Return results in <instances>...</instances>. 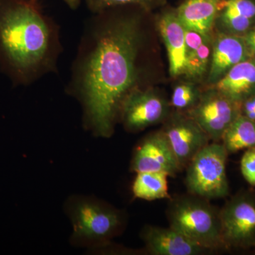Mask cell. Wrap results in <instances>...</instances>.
Listing matches in <instances>:
<instances>
[{"label": "cell", "mask_w": 255, "mask_h": 255, "mask_svg": "<svg viewBox=\"0 0 255 255\" xmlns=\"http://www.w3.org/2000/svg\"><path fill=\"white\" fill-rule=\"evenodd\" d=\"M136 5L103 10L87 20L72 65L68 91L81 102L86 124L97 133H113L122 102L142 88L146 31Z\"/></svg>", "instance_id": "1"}, {"label": "cell", "mask_w": 255, "mask_h": 255, "mask_svg": "<svg viewBox=\"0 0 255 255\" xmlns=\"http://www.w3.org/2000/svg\"><path fill=\"white\" fill-rule=\"evenodd\" d=\"M60 26L40 0H0V70L14 85L58 71Z\"/></svg>", "instance_id": "2"}, {"label": "cell", "mask_w": 255, "mask_h": 255, "mask_svg": "<svg viewBox=\"0 0 255 255\" xmlns=\"http://www.w3.org/2000/svg\"><path fill=\"white\" fill-rule=\"evenodd\" d=\"M169 200L167 209L169 227L211 253L226 251L221 236L220 210L209 200L189 193Z\"/></svg>", "instance_id": "3"}, {"label": "cell", "mask_w": 255, "mask_h": 255, "mask_svg": "<svg viewBox=\"0 0 255 255\" xmlns=\"http://www.w3.org/2000/svg\"><path fill=\"white\" fill-rule=\"evenodd\" d=\"M228 155L221 142H211L203 147L185 168L188 193L209 201L227 197Z\"/></svg>", "instance_id": "4"}, {"label": "cell", "mask_w": 255, "mask_h": 255, "mask_svg": "<svg viewBox=\"0 0 255 255\" xmlns=\"http://www.w3.org/2000/svg\"><path fill=\"white\" fill-rule=\"evenodd\" d=\"M221 236L226 251L255 248V194L242 191L220 210Z\"/></svg>", "instance_id": "5"}, {"label": "cell", "mask_w": 255, "mask_h": 255, "mask_svg": "<svg viewBox=\"0 0 255 255\" xmlns=\"http://www.w3.org/2000/svg\"><path fill=\"white\" fill-rule=\"evenodd\" d=\"M187 114L209 135L211 142H221L223 135L241 115L239 104L211 87L201 93L194 108Z\"/></svg>", "instance_id": "6"}, {"label": "cell", "mask_w": 255, "mask_h": 255, "mask_svg": "<svg viewBox=\"0 0 255 255\" xmlns=\"http://www.w3.org/2000/svg\"><path fill=\"white\" fill-rule=\"evenodd\" d=\"M170 104L153 89L138 88L126 97L119 117L126 129L137 132L164 122L170 114Z\"/></svg>", "instance_id": "7"}, {"label": "cell", "mask_w": 255, "mask_h": 255, "mask_svg": "<svg viewBox=\"0 0 255 255\" xmlns=\"http://www.w3.org/2000/svg\"><path fill=\"white\" fill-rule=\"evenodd\" d=\"M164 122L161 130L183 170L193 157L211 142V139L190 117L183 112L169 114Z\"/></svg>", "instance_id": "8"}, {"label": "cell", "mask_w": 255, "mask_h": 255, "mask_svg": "<svg viewBox=\"0 0 255 255\" xmlns=\"http://www.w3.org/2000/svg\"><path fill=\"white\" fill-rule=\"evenodd\" d=\"M73 221L78 237L97 241L112 237L122 224L118 211L90 201H83L76 206Z\"/></svg>", "instance_id": "9"}, {"label": "cell", "mask_w": 255, "mask_h": 255, "mask_svg": "<svg viewBox=\"0 0 255 255\" xmlns=\"http://www.w3.org/2000/svg\"><path fill=\"white\" fill-rule=\"evenodd\" d=\"M131 169L138 172H162L175 177L182 171L162 130L147 135L134 152Z\"/></svg>", "instance_id": "10"}, {"label": "cell", "mask_w": 255, "mask_h": 255, "mask_svg": "<svg viewBox=\"0 0 255 255\" xmlns=\"http://www.w3.org/2000/svg\"><path fill=\"white\" fill-rule=\"evenodd\" d=\"M250 55L243 38L231 33H219L212 40L208 83L213 86L235 65L250 58Z\"/></svg>", "instance_id": "11"}, {"label": "cell", "mask_w": 255, "mask_h": 255, "mask_svg": "<svg viewBox=\"0 0 255 255\" xmlns=\"http://www.w3.org/2000/svg\"><path fill=\"white\" fill-rule=\"evenodd\" d=\"M142 238L151 255H201L211 253L169 226H146Z\"/></svg>", "instance_id": "12"}, {"label": "cell", "mask_w": 255, "mask_h": 255, "mask_svg": "<svg viewBox=\"0 0 255 255\" xmlns=\"http://www.w3.org/2000/svg\"><path fill=\"white\" fill-rule=\"evenodd\" d=\"M167 49L169 73L172 78L184 75L186 64V29L175 11H166L157 21Z\"/></svg>", "instance_id": "13"}, {"label": "cell", "mask_w": 255, "mask_h": 255, "mask_svg": "<svg viewBox=\"0 0 255 255\" xmlns=\"http://www.w3.org/2000/svg\"><path fill=\"white\" fill-rule=\"evenodd\" d=\"M221 0H184L175 10L185 29L211 37L213 26L219 15Z\"/></svg>", "instance_id": "14"}, {"label": "cell", "mask_w": 255, "mask_h": 255, "mask_svg": "<svg viewBox=\"0 0 255 255\" xmlns=\"http://www.w3.org/2000/svg\"><path fill=\"white\" fill-rule=\"evenodd\" d=\"M212 87L239 105L255 95V58L235 65Z\"/></svg>", "instance_id": "15"}, {"label": "cell", "mask_w": 255, "mask_h": 255, "mask_svg": "<svg viewBox=\"0 0 255 255\" xmlns=\"http://www.w3.org/2000/svg\"><path fill=\"white\" fill-rule=\"evenodd\" d=\"M186 64L184 75L189 80H199L209 72L212 39L197 32L186 29Z\"/></svg>", "instance_id": "16"}, {"label": "cell", "mask_w": 255, "mask_h": 255, "mask_svg": "<svg viewBox=\"0 0 255 255\" xmlns=\"http://www.w3.org/2000/svg\"><path fill=\"white\" fill-rule=\"evenodd\" d=\"M134 179L132 191L137 199L145 201L170 199L169 176L162 172H138Z\"/></svg>", "instance_id": "17"}, {"label": "cell", "mask_w": 255, "mask_h": 255, "mask_svg": "<svg viewBox=\"0 0 255 255\" xmlns=\"http://www.w3.org/2000/svg\"><path fill=\"white\" fill-rule=\"evenodd\" d=\"M221 142L228 155L255 147V122L241 114L225 132Z\"/></svg>", "instance_id": "18"}, {"label": "cell", "mask_w": 255, "mask_h": 255, "mask_svg": "<svg viewBox=\"0 0 255 255\" xmlns=\"http://www.w3.org/2000/svg\"><path fill=\"white\" fill-rule=\"evenodd\" d=\"M201 93L193 82H182L174 87L169 104L176 112L187 113L199 102Z\"/></svg>", "instance_id": "19"}, {"label": "cell", "mask_w": 255, "mask_h": 255, "mask_svg": "<svg viewBox=\"0 0 255 255\" xmlns=\"http://www.w3.org/2000/svg\"><path fill=\"white\" fill-rule=\"evenodd\" d=\"M220 21L223 27L233 35L243 34L249 31L255 22L250 18L243 17L224 9H219Z\"/></svg>", "instance_id": "20"}, {"label": "cell", "mask_w": 255, "mask_h": 255, "mask_svg": "<svg viewBox=\"0 0 255 255\" xmlns=\"http://www.w3.org/2000/svg\"><path fill=\"white\" fill-rule=\"evenodd\" d=\"M87 8L92 14L100 12L103 10L125 6V5H136L145 9H148L157 0H84Z\"/></svg>", "instance_id": "21"}, {"label": "cell", "mask_w": 255, "mask_h": 255, "mask_svg": "<svg viewBox=\"0 0 255 255\" xmlns=\"http://www.w3.org/2000/svg\"><path fill=\"white\" fill-rule=\"evenodd\" d=\"M220 9L226 10L255 21V0H221Z\"/></svg>", "instance_id": "22"}, {"label": "cell", "mask_w": 255, "mask_h": 255, "mask_svg": "<svg viewBox=\"0 0 255 255\" xmlns=\"http://www.w3.org/2000/svg\"><path fill=\"white\" fill-rule=\"evenodd\" d=\"M242 175L248 184L255 187V147L248 149L241 160Z\"/></svg>", "instance_id": "23"}, {"label": "cell", "mask_w": 255, "mask_h": 255, "mask_svg": "<svg viewBox=\"0 0 255 255\" xmlns=\"http://www.w3.org/2000/svg\"><path fill=\"white\" fill-rule=\"evenodd\" d=\"M243 39L246 42L251 54L255 56V26L251 28L249 31L245 33Z\"/></svg>", "instance_id": "24"}, {"label": "cell", "mask_w": 255, "mask_h": 255, "mask_svg": "<svg viewBox=\"0 0 255 255\" xmlns=\"http://www.w3.org/2000/svg\"><path fill=\"white\" fill-rule=\"evenodd\" d=\"M65 4L71 9H77L81 4L82 0H63Z\"/></svg>", "instance_id": "25"}, {"label": "cell", "mask_w": 255, "mask_h": 255, "mask_svg": "<svg viewBox=\"0 0 255 255\" xmlns=\"http://www.w3.org/2000/svg\"><path fill=\"white\" fill-rule=\"evenodd\" d=\"M252 98H253V101H254L255 104V95L251 96Z\"/></svg>", "instance_id": "26"}]
</instances>
